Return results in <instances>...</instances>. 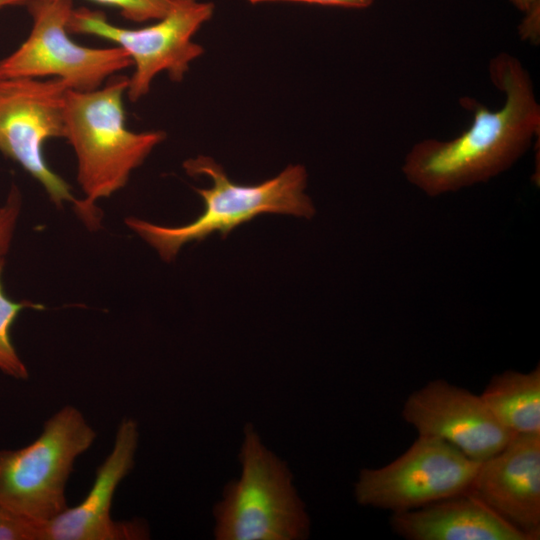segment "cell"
I'll use <instances>...</instances> for the list:
<instances>
[{
    "mask_svg": "<svg viewBox=\"0 0 540 540\" xmlns=\"http://www.w3.org/2000/svg\"><path fill=\"white\" fill-rule=\"evenodd\" d=\"M129 78L111 76L92 91L68 89L64 138L77 158V181L85 195L77 211L91 227L94 204L123 188L131 172L164 141V131L134 132L126 127L123 96Z\"/></svg>",
    "mask_w": 540,
    "mask_h": 540,
    "instance_id": "obj_2",
    "label": "cell"
},
{
    "mask_svg": "<svg viewBox=\"0 0 540 540\" xmlns=\"http://www.w3.org/2000/svg\"><path fill=\"white\" fill-rule=\"evenodd\" d=\"M251 4H260L268 2H294V3H305V4H314V5H323V6H337L344 8H367L369 7L373 0H246Z\"/></svg>",
    "mask_w": 540,
    "mask_h": 540,
    "instance_id": "obj_20",
    "label": "cell"
},
{
    "mask_svg": "<svg viewBox=\"0 0 540 540\" xmlns=\"http://www.w3.org/2000/svg\"><path fill=\"white\" fill-rule=\"evenodd\" d=\"M60 78H0V152L18 163L61 207L77 200L70 185L48 166L43 147L50 138H64L65 98Z\"/></svg>",
    "mask_w": 540,
    "mask_h": 540,
    "instance_id": "obj_9",
    "label": "cell"
},
{
    "mask_svg": "<svg viewBox=\"0 0 540 540\" xmlns=\"http://www.w3.org/2000/svg\"><path fill=\"white\" fill-rule=\"evenodd\" d=\"M479 465L442 439L418 435L394 461L362 469L355 497L360 505L392 513L416 509L466 493Z\"/></svg>",
    "mask_w": 540,
    "mask_h": 540,
    "instance_id": "obj_8",
    "label": "cell"
},
{
    "mask_svg": "<svg viewBox=\"0 0 540 540\" xmlns=\"http://www.w3.org/2000/svg\"><path fill=\"white\" fill-rule=\"evenodd\" d=\"M98 4L116 7L121 15L133 22L141 23L162 18L170 9L173 0H90Z\"/></svg>",
    "mask_w": 540,
    "mask_h": 540,
    "instance_id": "obj_16",
    "label": "cell"
},
{
    "mask_svg": "<svg viewBox=\"0 0 540 540\" xmlns=\"http://www.w3.org/2000/svg\"><path fill=\"white\" fill-rule=\"evenodd\" d=\"M190 176H208L210 188H194L204 210L189 224L178 227L156 225L135 217L125 224L155 248L161 258L171 261L180 248L201 241L214 232L225 238L235 227L263 213L311 218L315 209L305 193L307 173L302 165H288L277 176L256 185H240L228 178L223 167L209 156L199 155L183 163Z\"/></svg>",
    "mask_w": 540,
    "mask_h": 540,
    "instance_id": "obj_3",
    "label": "cell"
},
{
    "mask_svg": "<svg viewBox=\"0 0 540 540\" xmlns=\"http://www.w3.org/2000/svg\"><path fill=\"white\" fill-rule=\"evenodd\" d=\"M3 265L4 260H0V370L10 377L25 380L29 373L11 341L10 329L24 308L43 309V306L30 301H14L6 296L1 281Z\"/></svg>",
    "mask_w": 540,
    "mask_h": 540,
    "instance_id": "obj_15",
    "label": "cell"
},
{
    "mask_svg": "<svg viewBox=\"0 0 540 540\" xmlns=\"http://www.w3.org/2000/svg\"><path fill=\"white\" fill-rule=\"evenodd\" d=\"M212 2L173 0L169 11L156 22L139 29H127L107 21L100 11L86 7L73 9L69 33L97 36L114 42L131 58L135 67L126 91L136 102L150 91L153 79L167 72L173 82H181L190 64L203 53L192 38L214 14Z\"/></svg>",
    "mask_w": 540,
    "mask_h": 540,
    "instance_id": "obj_6",
    "label": "cell"
},
{
    "mask_svg": "<svg viewBox=\"0 0 540 540\" xmlns=\"http://www.w3.org/2000/svg\"><path fill=\"white\" fill-rule=\"evenodd\" d=\"M32 18L27 39L10 55L0 59V78L62 79L69 89L92 91L111 76L133 66L119 46L90 48L68 35L72 0H29Z\"/></svg>",
    "mask_w": 540,
    "mask_h": 540,
    "instance_id": "obj_7",
    "label": "cell"
},
{
    "mask_svg": "<svg viewBox=\"0 0 540 540\" xmlns=\"http://www.w3.org/2000/svg\"><path fill=\"white\" fill-rule=\"evenodd\" d=\"M402 417L418 435L442 439L478 462L498 453L514 435L497 421L480 395L442 379L410 394Z\"/></svg>",
    "mask_w": 540,
    "mask_h": 540,
    "instance_id": "obj_10",
    "label": "cell"
},
{
    "mask_svg": "<svg viewBox=\"0 0 540 540\" xmlns=\"http://www.w3.org/2000/svg\"><path fill=\"white\" fill-rule=\"evenodd\" d=\"M29 0H0V9L5 7L26 6Z\"/></svg>",
    "mask_w": 540,
    "mask_h": 540,
    "instance_id": "obj_21",
    "label": "cell"
},
{
    "mask_svg": "<svg viewBox=\"0 0 540 540\" xmlns=\"http://www.w3.org/2000/svg\"><path fill=\"white\" fill-rule=\"evenodd\" d=\"M138 426L124 418L110 454L97 468L84 500L44 523L43 540H136L149 538L142 520L114 521L110 511L119 483L132 470L138 445Z\"/></svg>",
    "mask_w": 540,
    "mask_h": 540,
    "instance_id": "obj_11",
    "label": "cell"
},
{
    "mask_svg": "<svg viewBox=\"0 0 540 540\" xmlns=\"http://www.w3.org/2000/svg\"><path fill=\"white\" fill-rule=\"evenodd\" d=\"M530 537H540V434H514L480 462L467 491Z\"/></svg>",
    "mask_w": 540,
    "mask_h": 540,
    "instance_id": "obj_12",
    "label": "cell"
},
{
    "mask_svg": "<svg viewBox=\"0 0 540 540\" xmlns=\"http://www.w3.org/2000/svg\"><path fill=\"white\" fill-rule=\"evenodd\" d=\"M497 421L513 434H540V367L494 375L480 395Z\"/></svg>",
    "mask_w": 540,
    "mask_h": 540,
    "instance_id": "obj_14",
    "label": "cell"
},
{
    "mask_svg": "<svg viewBox=\"0 0 540 540\" xmlns=\"http://www.w3.org/2000/svg\"><path fill=\"white\" fill-rule=\"evenodd\" d=\"M44 523L0 507V540H43Z\"/></svg>",
    "mask_w": 540,
    "mask_h": 540,
    "instance_id": "obj_17",
    "label": "cell"
},
{
    "mask_svg": "<svg viewBox=\"0 0 540 540\" xmlns=\"http://www.w3.org/2000/svg\"><path fill=\"white\" fill-rule=\"evenodd\" d=\"M21 209L19 189L13 185L6 202L0 207V260L9 250Z\"/></svg>",
    "mask_w": 540,
    "mask_h": 540,
    "instance_id": "obj_18",
    "label": "cell"
},
{
    "mask_svg": "<svg viewBox=\"0 0 540 540\" xmlns=\"http://www.w3.org/2000/svg\"><path fill=\"white\" fill-rule=\"evenodd\" d=\"M239 456L241 477L226 485L223 500L214 507L216 539H305L310 521L292 475L250 425Z\"/></svg>",
    "mask_w": 540,
    "mask_h": 540,
    "instance_id": "obj_4",
    "label": "cell"
},
{
    "mask_svg": "<svg viewBox=\"0 0 540 540\" xmlns=\"http://www.w3.org/2000/svg\"><path fill=\"white\" fill-rule=\"evenodd\" d=\"M96 432L67 405L45 423L40 436L16 450H0V507L46 523L68 508L65 487L76 458Z\"/></svg>",
    "mask_w": 540,
    "mask_h": 540,
    "instance_id": "obj_5",
    "label": "cell"
},
{
    "mask_svg": "<svg viewBox=\"0 0 540 540\" xmlns=\"http://www.w3.org/2000/svg\"><path fill=\"white\" fill-rule=\"evenodd\" d=\"M390 524L408 540H531L468 492L392 513Z\"/></svg>",
    "mask_w": 540,
    "mask_h": 540,
    "instance_id": "obj_13",
    "label": "cell"
},
{
    "mask_svg": "<svg viewBox=\"0 0 540 540\" xmlns=\"http://www.w3.org/2000/svg\"><path fill=\"white\" fill-rule=\"evenodd\" d=\"M520 11L526 14L525 20L520 26V34L523 39L539 41V0H510Z\"/></svg>",
    "mask_w": 540,
    "mask_h": 540,
    "instance_id": "obj_19",
    "label": "cell"
},
{
    "mask_svg": "<svg viewBox=\"0 0 540 540\" xmlns=\"http://www.w3.org/2000/svg\"><path fill=\"white\" fill-rule=\"evenodd\" d=\"M488 70L505 95L502 107L491 110L462 98L461 105L472 113L468 128L451 140H422L405 157V178L430 197L490 180L515 164L539 137L540 105L528 71L508 53L493 58Z\"/></svg>",
    "mask_w": 540,
    "mask_h": 540,
    "instance_id": "obj_1",
    "label": "cell"
}]
</instances>
